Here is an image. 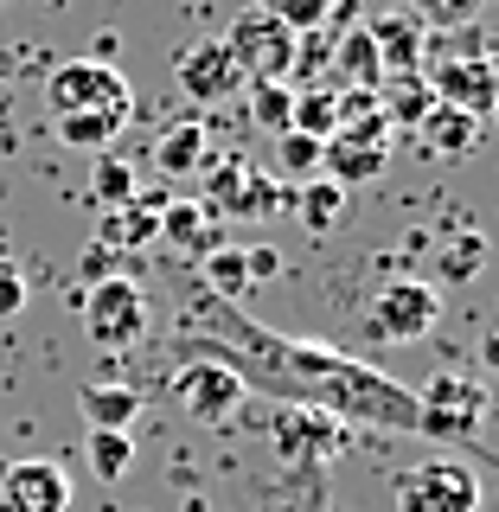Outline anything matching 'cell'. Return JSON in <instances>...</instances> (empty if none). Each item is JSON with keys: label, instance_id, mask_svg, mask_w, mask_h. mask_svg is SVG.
Instances as JSON below:
<instances>
[{"label": "cell", "instance_id": "8", "mask_svg": "<svg viewBox=\"0 0 499 512\" xmlns=\"http://www.w3.org/2000/svg\"><path fill=\"white\" fill-rule=\"evenodd\" d=\"M167 397H173V410L192 416V423H231L237 410H244V378L231 372V365H218V359H186L180 372L167 378Z\"/></svg>", "mask_w": 499, "mask_h": 512}, {"label": "cell", "instance_id": "26", "mask_svg": "<svg viewBox=\"0 0 499 512\" xmlns=\"http://www.w3.org/2000/svg\"><path fill=\"white\" fill-rule=\"evenodd\" d=\"M52 128H58L64 148H77V154H109L128 122L122 116H52Z\"/></svg>", "mask_w": 499, "mask_h": 512}, {"label": "cell", "instance_id": "7", "mask_svg": "<svg viewBox=\"0 0 499 512\" xmlns=\"http://www.w3.org/2000/svg\"><path fill=\"white\" fill-rule=\"evenodd\" d=\"M397 512H480V480L468 461H416L391 487Z\"/></svg>", "mask_w": 499, "mask_h": 512}, {"label": "cell", "instance_id": "20", "mask_svg": "<svg viewBox=\"0 0 499 512\" xmlns=\"http://www.w3.org/2000/svg\"><path fill=\"white\" fill-rule=\"evenodd\" d=\"M378 84H384V64L365 39V26H346L340 52H333V90H378Z\"/></svg>", "mask_w": 499, "mask_h": 512}, {"label": "cell", "instance_id": "34", "mask_svg": "<svg viewBox=\"0 0 499 512\" xmlns=\"http://www.w3.org/2000/svg\"><path fill=\"white\" fill-rule=\"evenodd\" d=\"M26 269L20 263H7V256H0V320H13V314H26Z\"/></svg>", "mask_w": 499, "mask_h": 512}, {"label": "cell", "instance_id": "22", "mask_svg": "<svg viewBox=\"0 0 499 512\" xmlns=\"http://www.w3.org/2000/svg\"><path fill=\"white\" fill-rule=\"evenodd\" d=\"M199 282H205V295L212 301H244L250 295V263H244V244H218V250H205L199 256Z\"/></svg>", "mask_w": 499, "mask_h": 512}, {"label": "cell", "instance_id": "25", "mask_svg": "<svg viewBox=\"0 0 499 512\" xmlns=\"http://www.w3.org/2000/svg\"><path fill=\"white\" fill-rule=\"evenodd\" d=\"M90 192H96V205L103 212H116V205H128L141 192V180H135V167H128V154H90Z\"/></svg>", "mask_w": 499, "mask_h": 512}, {"label": "cell", "instance_id": "35", "mask_svg": "<svg viewBox=\"0 0 499 512\" xmlns=\"http://www.w3.org/2000/svg\"><path fill=\"white\" fill-rule=\"evenodd\" d=\"M244 263H250V288L282 276V250H269V244H244Z\"/></svg>", "mask_w": 499, "mask_h": 512}, {"label": "cell", "instance_id": "36", "mask_svg": "<svg viewBox=\"0 0 499 512\" xmlns=\"http://www.w3.org/2000/svg\"><path fill=\"white\" fill-rule=\"evenodd\" d=\"M480 365H487V372H499V333H487V340H480Z\"/></svg>", "mask_w": 499, "mask_h": 512}, {"label": "cell", "instance_id": "3", "mask_svg": "<svg viewBox=\"0 0 499 512\" xmlns=\"http://www.w3.org/2000/svg\"><path fill=\"white\" fill-rule=\"evenodd\" d=\"M45 103H52V116H135V90H128V77L116 64L103 58H71L52 71V84H45Z\"/></svg>", "mask_w": 499, "mask_h": 512}, {"label": "cell", "instance_id": "38", "mask_svg": "<svg viewBox=\"0 0 499 512\" xmlns=\"http://www.w3.org/2000/svg\"><path fill=\"white\" fill-rule=\"evenodd\" d=\"M493 116H499V96H493Z\"/></svg>", "mask_w": 499, "mask_h": 512}, {"label": "cell", "instance_id": "15", "mask_svg": "<svg viewBox=\"0 0 499 512\" xmlns=\"http://www.w3.org/2000/svg\"><path fill=\"white\" fill-rule=\"evenodd\" d=\"M160 237L180 244V250H192V263H199L205 250L224 244L218 218H212V205H205V199H167V205H160Z\"/></svg>", "mask_w": 499, "mask_h": 512}, {"label": "cell", "instance_id": "11", "mask_svg": "<svg viewBox=\"0 0 499 512\" xmlns=\"http://www.w3.org/2000/svg\"><path fill=\"white\" fill-rule=\"evenodd\" d=\"M0 500L13 512H71V480L58 461H13L0 474Z\"/></svg>", "mask_w": 499, "mask_h": 512}, {"label": "cell", "instance_id": "10", "mask_svg": "<svg viewBox=\"0 0 499 512\" xmlns=\"http://www.w3.org/2000/svg\"><path fill=\"white\" fill-rule=\"evenodd\" d=\"M173 77H180V90L192 96V103H231V96L250 90V77L237 71V58L224 52V39L186 45V52L173 58Z\"/></svg>", "mask_w": 499, "mask_h": 512}, {"label": "cell", "instance_id": "21", "mask_svg": "<svg viewBox=\"0 0 499 512\" xmlns=\"http://www.w3.org/2000/svg\"><path fill=\"white\" fill-rule=\"evenodd\" d=\"M160 205L167 199H128V205H116V212H103V250H116V244H128V250H141V244H154L160 237Z\"/></svg>", "mask_w": 499, "mask_h": 512}, {"label": "cell", "instance_id": "13", "mask_svg": "<svg viewBox=\"0 0 499 512\" xmlns=\"http://www.w3.org/2000/svg\"><path fill=\"white\" fill-rule=\"evenodd\" d=\"M365 39H372V52H378V64H384V77H391V71H416V64H423L429 26L416 20V13H378V20L365 26Z\"/></svg>", "mask_w": 499, "mask_h": 512}, {"label": "cell", "instance_id": "14", "mask_svg": "<svg viewBox=\"0 0 499 512\" xmlns=\"http://www.w3.org/2000/svg\"><path fill=\"white\" fill-rule=\"evenodd\" d=\"M154 167L167 173V180H192V173L212 167V135H205V122H199V116H186V122L160 128V141H154Z\"/></svg>", "mask_w": 499, "mask_h": 512}, {"label": "cell", "instance_id": "5", "mask_svg": "<svg viewBox=\"0 0 499 512\" xmlns=\"http://www.w3.org/2000/svg\"><path fill=\"white\" fill-rule=\"evenodd\" d=\"M77 308H84L90 346H103V352H128V346H141V333H148V288L135 276H96Z\"/></svg>", "mask_w": 499, "mask_h": 512}, {"label": "cell", "instance_id": "16", "mask_svg": "<svg viewBox=\"0 0 499 512\" xmlns=\"http://www.w3.org/2000/svg\"><path fill=\"white\" fill-rule=\"evenodd\" d=\"M480 128H487V122H474L468 109L436 103L423 122H416V135H423V148L436 154V160H468V154H474V141H480Z\"/></svg>", "mask_w": 499, "mask_h": 512}, {"label": "cell", "instance_id": "9", "mask_svg": "<svg viewBox=\"0 0 499 512\" xmlns=\"http://www.w3.org/2000/svg\"><path fill=\"white\" fill-rule=\"evenodd\" d=\"M416 71L429 77L436 103H448V109H468L474 122H487V116H493L499 71H493L487 58H429V52H423V64H416Z\"/></svg>", "mask_w": 499, "mask_h": 512}, {"label": "cell", "instance_id": "24", "mask_svg": "<svg viewBox=\"0 0 499 512\" xmlns=\"http://www.w3.org/2000/svg\"><path fill=\"white\" fill-rule=\"evenodd\" d=\"M288 205H295V192H288L276 173H263V167H250L244 173V186H237V205H231V218H282Z\"/></svg>", "mask_w": 499, "mask_h": 512}, {"label": "cell", "instance_id": "1", "mask_svg": "<svg viewBox=\"0 0 499 512\" xmlns=\"http://www.w3.org/2000/svg\"><path fill=\"white\" fill-rule=\"evenodd\" d=\"M173 359H218L244 378V391H263L269 404H301L333 423H372V429H404L416 436V391L384 378L378 365L346 359L340 346L276 333L250 320L231 301H212V327H186L173 340Z\"/></svg>", "mask_w": 499, "mask_h": 512}, {"label": "cell", "instance_id": "17", "mask_svg": "<svg viewBox=\"0 0 499 512\" xmlns=\"http://www.w3.org/2000/svg\"><path fill=\"white\" fill-rule=\"evenodd\" d=\"M384 160H391V148H365V141H346V135H327V148H320V167H327L333 186H372L384 173Z\"/></svg>", "mask_w": 499, "mask_h": 512}, {"label": "cell", "instance_id": "6", "mask_svg": "<svg viewBox=\"0 0 499 512\" xmlns=\"http://www.w3.org/2000/svg\"><path fill=\"white\" fill-rule=\"evenodd\" d=\"M487 416V384L461 378V372H436L416 391V436H436V442H468Z\"/></svg>", "mask_w": 499, "mask_h": 512}, {"label": "cell", "instance_id": "37", "mask_svg": "<svg viewBox=\"0 0 499 512\" xmlns=\"http://www.w3.org/2000/svg\"><path fill=\"white\" fill-rule=\"evenodd\" d=\"M45 7H64V0H45Z\"/></svg>", "mask_w": 499, "mask_h": 512}, {"label": "cell", "instance_id": "2", "mask_svg": "<svg viewBox=\"0 0 499 512\" xmlns=\"http://www.w3.org/2000/svg\"><path fill=\"white\" fill-rule=\"evenodd\" d=\"M436 320H442V288L423 276H397L365 301L359 327L372 346H416L423 333H436Z\"/></svg>", "mask_w": 499, "mask_h": 512}, {"label": "cell", "instance_id": "12", "mask_svg": "<svg viewBox=\"0 0 499 512\" xmlns=\"http://www.w3.org/2000/svg\"><path fill=\"white\" fill-rule=\"evenodd\" d=\"M269 429H276L282 442V461H327L333 448H340V423L320 410H301V404H269Z\"/></svg>", "mask_w": 499, "mask_h": 512}, {"label": "cell", "instance_id": "18", "mask_svg": "<svg viewBox=\"0 0 499 512\" xmlns=\"http://www.w3.org/2000/svg\"><path fill=\"white\" fill-rule=\"evenodd\" d=\"M378 109H384V122H391V128H416L429 109H436V90H429L423 71H391L378 84Z\"/></svg>", "mask_w": 499, "mask_h": 512}, {"label": "cell", "instance_id": "29", "mask_svg": "<svg viewBox=\"0 0 499 512\" xmlns=\"http://www.w3.org/2000/svg\"><path fill=\"white\" fill-rule=\"evenodd\" d=\"M288 128L327 141L333 128H340V96H333V90H295V122H288Z\"/></svg>", "mask_w": 499, "mask_h": 512}, {"label": "cell", "instance_id": "31", "mask_svg": "<svg viewBox=\"0 0 499 512\" xmlns=\"http://www.w3.org/2000/svg\"><path fill=\"white\" fill-rule=\"evenodd\" d=\"M487 263V237L480 231H455V244L442 250V282H474Z\"/></svg>", "mask_w": 499, "mask_h": 512}, {"label": "cell", "instance_id": "30", "mask_svg": "<svg viewBox=\"0 0 499 512\" xmlns=\"http://www.w3.org/2000/svg\"><path fill=\"white\" fill-rule=\"evenodd\" d=\"M250 122L263 128V135H282V128L295 122V90L288 84H250Z\"/></svg>", "mask_w": 499, "mask_h": 512}, {"label": "cell", "instance_id": "19", "mask_svg": "<svg viewBox=\"0 0 499 512\" xmlns=\"http://www.w3.org/2000/svg\"><path fill=\"white\" fill-rule=\"evenodd\" d=\"M288 212L308 224L314 237H327V231H340V224H346V186H333L327 173H314V180L295 186V205H288Z\"/></svg>", "mask_w": 499, "mask_h": 512}, {"label": "cell", "instance_id": "28", "mask_svg": "<svg viewBox=\"0 0 499 512\" xmlns=\"http://www.w3.org/2000/svg\"><path fill=\"white\" fill-rule=\"evenodd\" d=\"M320 148H327V141L301 135V128H282V135H276V180H282V173H288V180H314V173H320Z\"/></svg>", "mask_w": 499, "mask_h": 512}, {"label": "cell", "instance_id": "33", "mask_svg": "<svg viewBox=\"0 0 499 512\" xmlns=\"http://www.w3.org/2000/svg\"><path fill=\"white\" fill-rule=\"evenodd\" d=\"M276 20L295 32V39H314L320 26H327V13H333V0H263Z\"/></svg>", "mask_w": 499, "mask_h": 512}, {"label": "cell", "instance_id": "23", "mask_svg": "<svg viewBox=\"0 0 499 512\" xmlns=\"http://www.w3.org/2000/svg\"><path fill=\"white\" fill-rule=\"evenodd\" d=\"M77 404H84L90 429H135V416H141V397L128 384H84Z\"/></svg>", "mask_w": 499, "mask_h": 512}, {"label": "cell", "instance_id": "4", "mask_svg": "<svg viewBox=\"0 0 499 512\" xmlns=\"http://www.w3.org/2000/svg\"><path fill=\"white\" fill-rule=\"evenodd\" d=\"M224 52L237 58V71L250 84H288V71L301 64V39L269 7H244L231 20V32H224Z\"/></svg>", "mask_w": 499, "mask_h": 512}, {"label": "cell", "instance_id": "27", "mask_svg": "<svg viewBox=\"0 0 499 512\" xmlns=\"http://www.w3.org/2000/svg\"><path fill=\"white\" fill-rule=\"evenodd\" d=\"M128 468H135V429H90V474L116 487Z\"/></svg>", "mask_w": 499, "mask_h": 512}, {"label": "cell", "instance_id": "32", "mask_svg": "<svg viewBox=\"0 0 499 512\" xmlns=\"http://www.w3.org/2000/svg\"><path fill=\"white\" fill-rule=\"evenodd\" d=\"M480 7H487V0H416V20L429 32H461V26L480 20Z\"/></svg>", "mask_w": 499, "mask_h": 512}]
</instances>
